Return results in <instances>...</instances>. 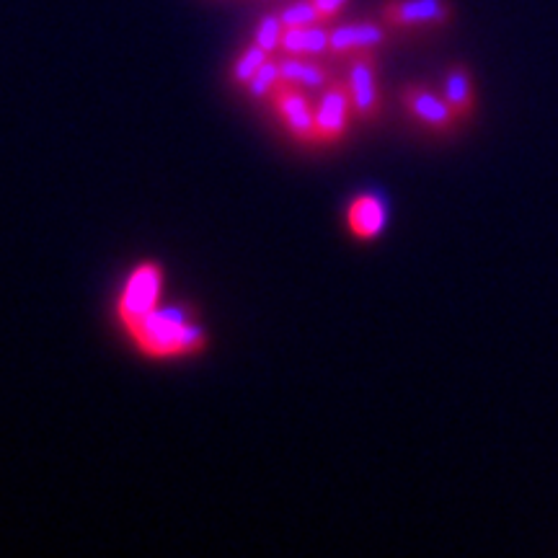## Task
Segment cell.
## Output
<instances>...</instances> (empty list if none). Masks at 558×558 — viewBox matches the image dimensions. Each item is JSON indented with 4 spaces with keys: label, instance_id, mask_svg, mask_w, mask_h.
Masks as SVG:
<instances>
[{
    "label": "cell",
    "instance_id": "cell-3",
    "mask_svg": "<svg viewBox=\"0 0 558 558\" xmlns=\"http://www.w3.org/2000/svg\"><path fill=\"white\" fill-rule=\"evenodd\" d=\"M269 104H272L274 114L295 143L305 145V148L318 145L316 104L305 96V88L279 81V86L269 96Z\"/></svg>",
    "mask_w": 558,
    "mask_h": 558
},
{
    "label": "cell",
    "instance_id": "cell-17",
    "mask_svg": "<svg viewBox=\"0 0 558 558\" xmlns=\"http://www.w3.org/2000/svg\"><path fill=\"white\" fill-rule=\"evenodd\" d=\"M313 6L321 13L323 24H331V21L339 19L341 11L349 6V0H313Z\"/></svg>",
    "mask_w": 558,
    "mask_h": 558
},
{
    "label": "cell",
    "instance_id": "cell-11",
    "mask_svg": "<svg viewBox=\"0 0 558 558\" xmlns=\"http://www.w3.org/2000/svg\"><path fill=\"white\" fill-rule=\"evenodd\" d=\"M442 96L453 106L460 122L471 119L476 112V86H473L471 70L465 65H453L447 70L445 81H442Z\"/></svg>",
    "mask_w": 558,
    "mask_h": 558
},
{
    "label": "cell",
    "instance_id": "cell-2",
    "mask_svg": "<svg viewBox=\"0 0 558 558\" xmlns=\"http://www.w3.org/2000/svg\"><path fill=\"white\" fill-rule=\"evenodd\" d=\"M166 274L158 261H140L124 279L117 295V321L124 331H132L161 305Z\"/></svg>",
    "mask_w": 558,
    "mask_h": 558
},
{
    "label": "cell",
    "instance_id": "cell-10",
    "mask_svg": "<svg viewBox=\"0 0 558 558\" xmlns=\"http://www.w3.org/2000/svg\"><path fill=\"white\" fill-rule=\"evenodd\" d=\"M279 81L295 83L300 88H323L334 81L331 68L318 57H300V55H282L277 60Z\"/></svg>",
    "mask_w": 558,
    "mask_h": 558
},
{
    "label": "cell",
    "instance_id": "cell-9",
    "mask_svg": "<svg viewBox=\"0 0 558 558\" xmlns=\"http://www.w3.org/2000/svg\"><path fill=\"white\" fill-rule=\"evenodd\" d=\"M347 230L349 236L357 241H375L383 236L385 225H388V205L378 194L362 192L347 205Z\"/></svg>",
    "mask_w": 558,
    "mask_h": 558
},
{
    "label": "cell",
    "instance_id": "cell-14",
    "mask_svg": "<svg viewBox=\"0 0 558 558\" xmlns=\"http://www.w3.org/2000/svg\"><path fill=\"white\" fill-rule=\"evenodd\" d=\"M279 19L285 29H298V26H316L323 24L321 13L316 11L313 0H295L290 6H285L279 11Z\"/></svg>",
    "mask_w": 558,
    "mask_h": 558
},
{
    "label": "cell",
    "instance_id": "cell-13",
    "mask_svg": "<svg viewBox=\"0 0 558 558\" xmlns=\"http://www.w3.org/2000/svg\"><path fill=\"white\" fill-rule=\"evenodd\" d=\"M269 52L261 50L259 44H248V47H243L241 52H238V57L233 60V65H230V81L236 83V86H248V81L254 78L256 70L264 65V62L269 60Z\"/></svg>",
    "mask_w": 558,
    "mask_h": 558
},
{
    "label": "cell",
    "instance_id": "cell-4",
    "mask_svg": "<svg viewBox=\"0 0 558 558\" xmlns=\"http://www.w3.org/2000/svg\"><path fill=\"white\" fill-rule=\"evenodd\" d=\"M347 88L352 99L354 122H375L383 112V93H380L378 55L357 52L347 57Z\"/></svg>",
    "mask_w": 558,
    "mask_h": 558
},
{
    "label": "cell",
    "instance_id": "cell-12",
    "mask_svg": "<svg viewBox=\"0 0 558 558\" xmlns=\"http://www.w3.org/2000/svg\"><path fill=\"white\" fill-rule=\"evenodd\" d=\"M279 50H282V55H300V57L329 55V29H326V24L285 29Z\"/></svg>",
    "mask_w": 558,
    "mask_h": 558
},
{
    "label": "cell",
    "instance_id": "cell-16",
    "mask_svg": "<svg viewBox=\"0 0 558 558\" xmlns=\"http://www.w3.org/2000/svg\"><path fill=\"white\" fill-rule=\"evenodd\" d=\"M277 86H279V65L274 57H269V60L264 62L259 70H256L254 78L248 81L246 91L251 93L254 99H269Z\"/></svg>",
    "mask_w": 558,
    "mask_h": 558
},
{
    "label": "cell",
    "instance_id": "cell-7",
    "mask_svg": "<svg viewBox=\"0 0 558 558\" xmlns=\"http://www.w3.org/2000/svg\"><path fill=\"white\" fill-rule=\"evenodd\" d=\"M450 0H385L380 6V21L388 29H432L453 19Z\"/></svg>",
    "mask_w": 558,
    "mask_h": 558
},
{
    "label": "cell",
    "instance_id": "cell-8",
    "mask_svg": "<svg viewBox=\"0 0 558 558\" xmlns=\"http://www.w3.org/2000/svg\"><path fill=\"white\" fill-rule=\"evenodd\" d=\"M388 42V26L383 21H352L329 29V55L347 60L357 52H378Z\"/></svg>",
    "mask_w": 558,
    "mask_h": 558
},
{
    "label": "cell",
    "instance_id": "cell-6",
    "mask_svg": "<svg viewBox=\"0 0 558 558\" xmlns=\"http://www.w3.org/2000/svg\"><path fill=\"white\" fill-rule=\"evenodd\" d=\"M398 99H401L403 112L409 114L414 122H419L432 132H440V135L453 132L455 124L460 122L445 96L427 88L424 83H406L401 93H398Z\"/></svg>",
    "mask_w": 558,
    "mask_h": 558
},
{
    "label": "cell",
    "instance_id": "cell-15",
    "mask_svg": "<svg viewBox=\"0 0 558 558\" xmlns=\"http://www.w3.org/2000/svg\"><path fill=\"white\" fill-rule=\"evenodd\" d=\"M282 34H285V26H282L279 13H269V16H264V19L259 21L251 42L259 44L261 50H267L269 55H274V52L279 50V44H282Z\"/></svg>",
    "mask_w": 558,
    "mask_h": 558
},
{
    "label": "cell",
    "instance_id": "cell-1",
    "mask_svg": "<svg viewBox=\"0 0 558 558\" xmlns=\"http://www.w3.org/2000/svg\"><path fill=\"white\" fill-rule=\"evenodd\" d=\"M140 354L150 360H174L205 352L210 344L207 331L194 321L192 308L186 305H158L148 318L127 331Z\"/></svg>",
    "mask_w": 558,
    "mask_h": 558
},
{
    "label": "cell",
    "instance_id": "cell-5",
    "mask_svg": "<svg viewBox=\"0 0 558 558\" xmlns=\"http://www.w3.org/2000/svg\"><path fill=\"white\" fill-rule=\"evenodd\" d=\"M354 122L352 99H349L347 81H334L321 88L316 101V132L318 145H339L347 137Z\"/></svg>",
    "mask_w": 558,
    "mask_h": 558
}]
</instances>
